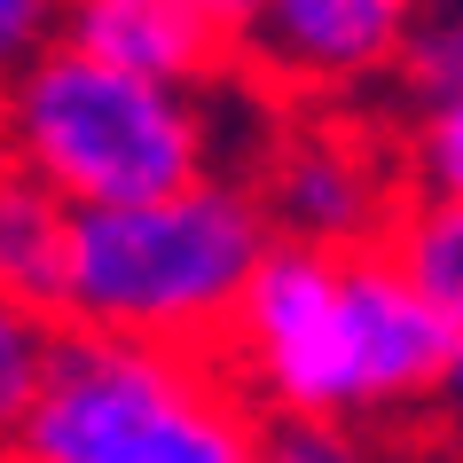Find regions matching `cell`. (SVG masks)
Instances as JSON below:
<instances>
[{
    "mask_svg": "<svg viewBox=\"0 0 463 463\" xmlns=\"http://www.w3.org/2000/svg\"><path fill=\"white\" fill-rule=\"evenodd\" d=\"M244 110V87L220 95H173L110 63H87L55 40L8 95H0V157L24 165L55 204L71 213H126L181 196L228 165V118Z\"/></svg>",
    "mask_w": 463,
    "mask_h": 463,
    "instance_id": "1",
    "label": "cell"
},
{
    "mask_svg": "<svg viewBox=\"0 0 463 463\" xmlns=\"http://www.w3.org/2000/svg\"><path fill=\"white\" fill-rule=\"evenodd\" d=\"M268 244L275 236L244 173H213L181 196L126 204V213H71V268H63L55 330L213 362Z\"/></svg>",
    "mask_w": 463,
    "mask_h": 463,
    "instance_id": "2",
    "label": "cell"
},
{
    "mask_svg": "<svg viewBox=\"0 0 463 463\" xmlns=\"http://www.w3.org/2000/svg\"><path fill=\"white\" fill-rule=\"evenodd\" d=\"M260 416L204 354L55 330L0 463H251Z\"/></svg>",
    "mask_w": 463,
    "mask_h": 463,
    "instance_id": "3",
    "label": "cell"
},
{
    "mask_svg": "<svg viewBox=\"0 0 463 463\" xmlns=\"http://www.w3.org/2000/svg\"><path fill=\"white\" fill-rule=\"evenodd\" d=\"M220 377L251 416H330L354 424V330H345V251L268 244L236 315L213 345ZM362 432V424H354Z\"/></svg>",
    "mask_w": 463,
    "mask_h": 463,
    "instance_id": "4",
    "label": "cell"
},
{
    "mask_svg": "<svg viewBox=\"0 0 463 463\" xmlns=\"http://www.w3.org/2000/svg\"><path fill=\"white\" fill-rule=\"evenodd\" d=\"M244 181L275 244L315 251H377L409 204L392 134L362 110H275L244 157Z\"/></svg>",
    "mask_w": 463,
    "mask_h": 463,
    "instance_id": "5",
    "label": "cell"
},
{
    "mask_svg": "<svg viewBox=\"0 0 463 463\" xmlns=\"http://www.w3.org/2000/svg\"><path fill=\"white\" fill-rule=\"evenodd\" d=\"M424 0H251L228 32L236 87L268 110H345L385 87Z\"/></svg>",
    "mask_w": 463,
    "mask_h": 463,
    "instance_id": "6",
    "label": "cell"
},
{
    "mask_svg": "<svg viewBox=\"0 0 463 463\" xmlns=\"http://www.w3.org/2000/svg\"><path fill=\"white\" fill-rule=\"evenodd\" d=\"M345 330H354V424H424L456 338L401 283L385 251H345Z\"/></svg>",
    "mask_w": 463,
    "mask_h": 463,
    "instance_id": "7",
    "label": "cell"
},
{
    "mask_svg": "<svg viewBox=\"0 0 463 463\" xmlns=\"http://www.w3.org/2000/svg\"><path fill=\"white\" fill-rule=\"evenodd\" d=\"M55 40L87 63H110V71L173 87V95H220L236 79L228 32L196 0H63Z\"/></svg>",
    "mask_w": 463,
    "mask_h": 463,
    "instance_id": "8",
    "label": "cell"
},
{
    "mask_svg": "<svg viewBox=\"0 0 463 463\" xmlns=\"http://www.w3.org/2000/svg\"><path fill=\"white\" fill-rule=\"evenodd\" d=\"M63 268H71V204H55L24 165L0 157V298L55 322Z\"/></svg>",
    "mask_w": 463,
    "mask_h": 463,
    "instance_id": "9",
    "label": "cell"
},
{
    "mask_svg": "<svg viewBox=\"0 0 463 463\" xmlns=\"http://www.w3.org/2000/svg\"><path fill=\"white\" fill-rule=\"evenodd\" d=\"M377 251H385L392 268H401V283L448 322V338L463 345V204H424V196H409V204L392 213V228H385Z\"/></svg>",
    "mask_w": 463,
    "mask_h": 463,
    "instance_id": "10",
    "label": "cell"
},
{
    "mask_svg": "<svg viewBox=\"0 0 463 463\" xmlns=\"http://www.w3.org/2000/svg\"><path fill=\"white\" fill-rule=\"evenodd\" d=\"M392 157H401V189L409 196H424V204H463V102L409 110L401 134H392Z\"/></svg>",
    "mask_w": 463,
    "mask_h": 463,
    "instance_id": "11",
    "label": "cell"
},
{
    "mask_svg": "<svg viewBox=\"0 0 463 463\" xmlns=\"http://www.w3.org/2000/svg\"><path fill=\"white\" fill-rule=\"evenodd\" d=\"M392 87L409 110H432V102H463V8H424L409 32V48L392 63Z\"/></svg>",
    "mask_w": 463,
    "mask_h": 463,
    "instance_id": "12",
    "label": "cell"
},
{
    "mask_svg": "<svg viewBox=\"0 0 463 463\" xmlns=\"http://www.w3.org/2000/svg\"><path fill=\"white\" fill-rule=\"evenodd\" d=\"M48 345H55V322H40V315H24V307L0 298V456H8V439L24 424L32 392H40Z\"/></svg>",
    "mask_w": 463,
    "mask_h": 463,
    "instance_id": "13",
    "label": "cell"
},
{
    "mask_svg": "<svg viewBox=\"0 0 463 463\" xmlns=\"http://www.w3.org/2000/svg\"><path fill=\"white\" fill-rule=\"evenodd\" d=\"M251 463H377L369 432L330 424V416H260Z\"/></svg>",
    "mask_w": 463,
    "mask_h": 463,
    "instance_id": "14",
    "label": "cell"
},
{
    "mask_svg": "<svg viewBox=\"0 0 463 463\" xmlns=\"http://www.w3.org/2000/svg\"><path fill=\"white\" fill-rule=\"evenodd\" d=\"M63 32V0H0V95L55 48Z\"/></svg>",
    "mask_w": 463,
    "mask_h": 463,
    "instance_id": "15",
    "label": "cell"
},
{
    "mask_svg": "<svg viewBox=\"0 0 463 463\" xmlns=\"http://www.w3.org/2000/svg\"><path fill=\"white\" fill-rule=\"evenodd\" d=\"M424 424L448 439H463V345L448 354V369H439V385H432V409H424Z\"/></svg>",
    "mask_w": 463,
    "mask_h": 463,
    "instance_id": "16",
    "label": "cell"
},
{
    "mask_svg": "<svg viewBox=\"0 0 463 463\" xmlns=\"http://www.w3.org/2000/svg\"><path fill=\"white\" fill-rule=\"evenodd\" d=\"M196 8H204V16H213L220 32H236V24L251 16V0H196Z\"/></svg>",
    "mask_w": 463,
    "mask_h": 463,
    "instance_id": "17",
    "label": "cell"
},
{
    "mask_svg": "<svg viewBox=\"0 0 463 463\" xmlns=\"http://www.w3.org/2000/svg\"><path fill=\"white\" fill-rule=\"evenodd\" d=\"M448 463H463V439H456V448H448Z\"/></svg>",
    "mask_w": 463,
    "mask_h": 463,
    "instance_id": "18",
    "label": "cell"
}]
</instances>
